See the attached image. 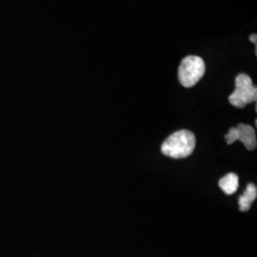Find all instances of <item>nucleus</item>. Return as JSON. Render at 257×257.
<instances>
[{
  "label": "nucleus",
  "instance_id": "obj_1",
  "mask_svg": "<svg viewBox=\"0 0 257 257\" xmlns=\"http://www.w3.org/2000/svg\"><path fill=\"white\" fill-rule=\"evenodd\" d=\"M196 139L193 133L188 130H181L166 139L161 146V152L171 158L181 159L193 154Z\"/></svg>",
  "mask_w": 257,
  "mask_h": 257
},
{
  "label": "nucleus",
  "instance_id": "obj_2",
  "mask_svg": "<svg viewBox=\"0 0 257 257\" xmlns=\"http://www.w3.org/2000/svg\"><path fill=\"white\" fill-rule=\"evenodd\" d=\"M206 72V64L200 56L188 55L178 69V79L185 88H192L200 81Z\"/></svg>",
  "mask_w": 257,
  "mask_h": 257
},
{
  "label": "nucleus",
  "instance_id": "obj_3",
  "mask_svg": "<svg viewBox=\"0 0 257 257\" xmlns=\"http://www.w3.org/2000/svg\"><path fill=\"white\" fill-rule=\"evenodd\" d=\"M257 88L248 74H240L235 78V90L229 96V102L236 108H244L256 102Z\"/></svg>",
  "mask_w": 257,
  "mask_h": 257
},
{
  "label": "nucleus",
  "instance_id": "obj_4",
  "mask_svg": "<svg viewBox=\"0 0 257 257\" xmlns=\"http://www.w3.org/2000/svg\"><path fill=\"white\" fill-rule=\"evenodd\" d=\"M225 138L229 145H231L236 140H239L248 151H253L256 148L255 130L249 125L240 123L237 127L230 128L229 133L225 136Z\"/></svg>",
  "mask_w": 257,
  "mask_h": 257
},
{
  "label": "nucleus",
  "instance_id": "obj_5",
  "mask_svg": "<svg viewBox=\"0 0 257 257\" xmlns=\"http://www.w3.org/2000/svg\"><path fill=\"white\" fill-rule=\"evenodd\" d=\"M256 197V186L254 184H248L244 194L239 197V210L241 211H248L250 209L251 203L254 202Z\"/></svg>",
  "mask_w": 257,
  "mask_h": 257
},
{
  "label": "nucleus",
  "instance_id": "obj_6",
  "mask_svg": "<svg viewBox=\"0 0 257 257\" xmlns=\"http://www.w3.org/2000/svg\"><path fill=\"white\" fill-rule=\"evenodd\" d=\"M219 187L226 194H233L238 190V175L230 173L223 176L219 180Z\"/></svg>",
  "mask_w": 257,
  "mask_h": 257
},
{
  "label": "nucleus",
  "instance_id": "obj_7",
  "mask_svg": "<svg viewBox=\"0 0 257 257\" xmlns=\"http://www.w3.org/2000/svg\"><path fill=\"white\" fill-rule=\"evenodd\" d=\"M249 40L251 41V42H253L254 43V45H255V49H256V35L254 34V35H251L250 37H249Z\"/></svg>",
  "mask_w": 257,
  "mask_h": 257
}]
</instances>
